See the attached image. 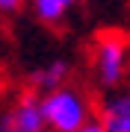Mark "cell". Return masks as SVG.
Returning <instances> with one entry per match:
<instances>
[{"instance_id": "277c9868", "label": "cell", "mask_w": 130, "mask_h": 132, "mask_svg": "<svg viewBox=\"0 0 130 132\" xmlns=\"http://www.w3.org/2000/svg\"><path fill=\"white\" fill-rule=\"evenodd\" d=\"M98 120L106 132H130V85H127V91L104 100Z\"/></svg>"}, {"instance_id": "ba28073f", "label": "cell", "mask_w": 130, "mask_h": 132, "mask_svg": "<svg viewBox=\"0 0 130 132\" xmlns=\"http://www.w3.org/2000/svg\"><path fill=\"white\" fill-rule=\"evenodd\" d=\"M18 0H0V12H15V9H18Z\"/></svg>"}, {"instance_id": "8992f818", "label": "cell", "mask_w": 130, "mask_h": 132, "mask_svg": "<svg viewBox=\"0 0 130 132\" xmlns=\"http://www.w3.org/2000/svg\"><path fill=\"white\" fill-rule=\"evenodd\" d=\"M33 12L36 18L42 21V24H62L68 18V12H71V3L68 0H36L33 3Z\"/></svg>"}, {"instance_id": "6da1fadb", "label": "cell", "mask_w": 130, "mask_h": 132, "mask_svg": "<svg viewBox=\"0 0 130 132\" xmlns=\"http://www.w3.org/2000/svg\"><path fill=\"white\" fill-rule=\"evenodd\" d=\"M42 112H44V120H47V129H53V132H77L86 123L95 120L89 97L83 91L71 88V85L44 94L42 97Z\"/></svg>"}, {"instance_id": "7a4b0ae2", "label": "cell", "mask_w": 130, "mask_h": 132, "mask_svg": "<svg viewBox=\"0 0 130 132\" xmlns=\"http://www.w3.org/2000/svg\"><path fill=\"white\" fill-rule=\"evenodd\" d=\"M95 76L104 88H118L127 76V41L115 32H104L95 41Z\"/></svg>"}, {"instance_id": "5b68a950", "label": "cell", "mask_w": 130, "mask_h": 132, "mask_svg": "<svg viewBox=\"0 0 130 132\" xmlns=\"http://www.w3.org/2000/svg\"><path fill=\"white\" fill-rule=\"evenodd\" d=\"M68 73H71V65H68L65 59H53L47 65H42L39 71H33L30 82H33V88H39L42 97H44V94H50V91H56V88H65Z\"/></svg>"}, {"instance_id": "3957f363", "label": "cell", "mask_w": 130, "mask_h": 132, "mask_svg": "<svg viewBox=\"0 0 130 132\" xmlns=\"http://www.w3.org/2000/svg\"><path fill=\"white\" fill-rule=\"evenodd\" d=\"M0 132H47L39 94H21L18 103L0 114Z\"/></svg>"}, {"instance_id": "52a82bcc", "label": "cell", "mask_w": 130, "mask_h": 132, "mask_svg": "<svg viewBox=\"0 0 130 132\" xmlns=\"http://www.w3.org/2000/svg\"><path fill=\"white\" fill-rule=\"evenodd\" d=\"M77 132H106V129L101 126V120H92V123H86V126L77 129Z\"/></svg>"}]
</instances>
